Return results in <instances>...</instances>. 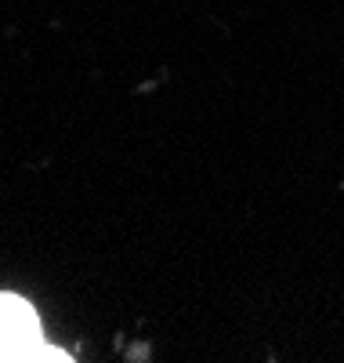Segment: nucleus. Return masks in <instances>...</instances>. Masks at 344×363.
I'll list each match as a JSON object with an SVG mask.
<instances>
[{"label":"nucleus","instance_id":"nucleus-1","mask_svg":"<svg viewBox=\"0 0 344 363\" xmlns=\"http://www.w3.org/2000/svg\"><path fill=\"white\" fill-rule=\"evenodd\" d=\"M0 359H62V352L40 345L33 309L11 294H0Z\"/></svg>","mask_w":344,"mask_h":363}]
</instances>
